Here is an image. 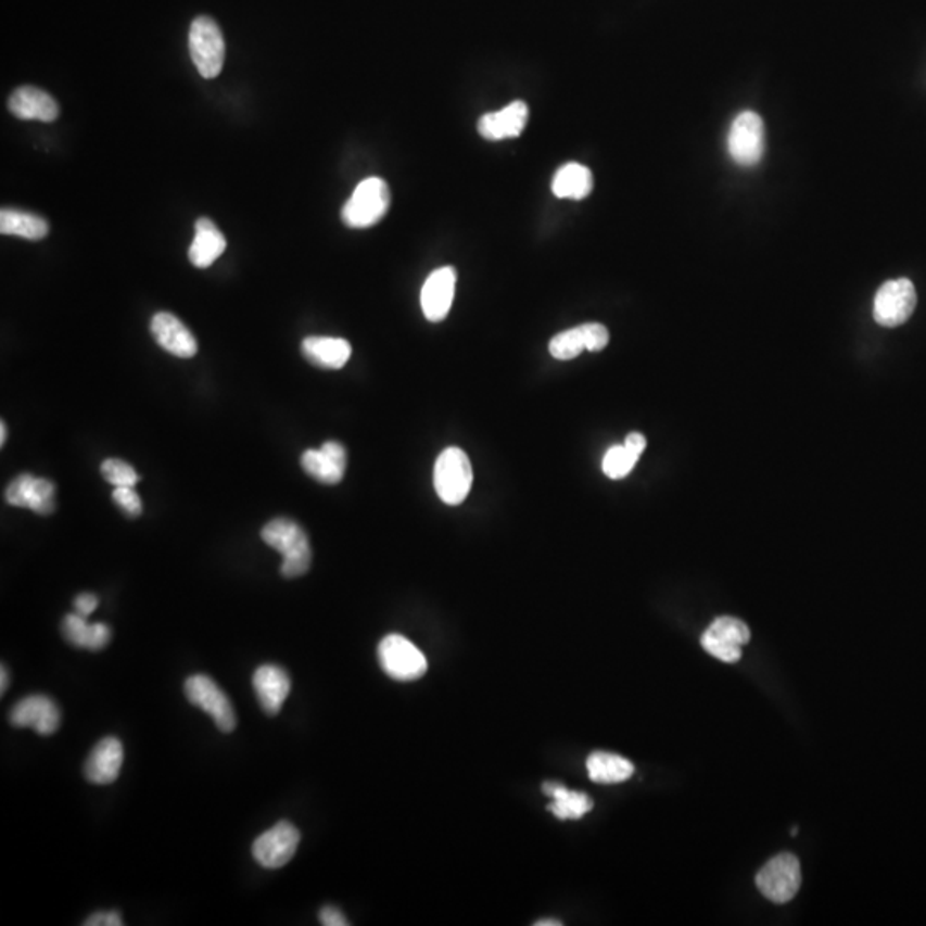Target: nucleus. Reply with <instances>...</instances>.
Masks as SVG:
<instances>
[{
	"label": "nucleus",
	"instance_id": "f257e3e1",
	"mask_svg": "<svg viewBox=\"0 0 926 926\" xmlns=\"http://www.w3.org/2000/svg\"><path fill=\"white\" fill-rule=\"evenodd\" d=\"M262 540L283 556L280 572L286 579H297L309 572V540L303 527L290 519H274L263 527Z\"/></svg>",
	"mask_w": 926,
	"mask_h": 926
},
{
	"label": "nucleus",
	"instance_id": "f03ea898",
	"mask_svg": "<svg viewBox=\"0 0 926 926\" xmlns=\"http://www.w3.org/2000/svg\"><path fill=\"white\" fill-rule=\"evenodd\" d=\"M392 194L380 177L363 180L342 210L343 224L351 229H368L386 215Z\"/></svg>",
	"mask_w": 926,
	"mask_h": 926
},
{
	"label": "nucleus",
	"instance_id": "7ed1b4c3",
	"mask_svg": "<svg viewBox=\"0 0 926 926\" xmlns=\"http://www.w3.org/2000/svg\"><path fill=\"white\" fill-rule=\"evenodd\" d=\"M473 472L464 449L452 446L441 452L434 466V490L446 505H460L469 496Z\"/></svg>",
	"mask_w": 926,
	"mask_h": 926
},
{
	"label": "nucleus",
	"instance_id": "20e7f679",
	"mask_svg": "<svg viewBox=\"0 0 926 926\" xmlns=\"http://www.w3.org/2000/svg\"><path fill=\"white\" fill-rule=\"evenodd\" d=\"M189 52L192 62L204 79L217 78L225 62V41L220 28L212 17L192 21L189 29Z\"/></svg>",
	"mask_w": 926,
	"mask_h": 926
},
{
	"label": "nucleus",
	"instance_id": "39448f33",
	"mask_svg": "<svg viewBox=\"0 0 926 926\" xmlns=\"http://www.w3.org/2000/svg\"><path fill=\"white\" fill-rule=\"evenodd\" d=\"M380 664L388 676L396 682H414L424 676L428 661L416 645L402 635H386L378 645Z\"/></svg>",
	"mask_w": 926,
	"mask_h": 926
},
{
	"label": "nucleus",
	"instance_id": "423d86ee",
	"mask_svg": "<svg viewBox=\"0 0 926 926\" xmlns=\"http://www.w3.org/2000/svg\"><path fill=\"white\" fill-rule=\"evenodd\" d=\"M757 887L775 904L792 901L801 887L800 860L791 853L772 858L757 875Z\"/></svg>",
	"mask_w": 926,
	"mask_h": 926
},
{
	"label": "nucleus",
	"instance_id": "0eeeda50",
	"mask_svg": "<svg viewBox=\"0 0 926 926\" xmlns=\"http://www.w3.org/2000/svg\"><path fill=\"white\" fill-rule=\"evenodd\" d=\"M185 694L189 702L204 710L215 721L221 733L236 730V710L220 686L206 674H192L186 680Z\"/></svg>",
	"mask_w": 926,
	"mask_h": 926
},
{
	"label": "nucleus",
	"instance_id": "6e6552de",
	"mask_svg": "<svg viewBox=\"0 0 926 926\" xmlns=\"http://www.w3.org/2000/svg\"><path fill=\"white\" fill-rule=\"evenodd\" d=\"M731 158L743 167L759 164L765 152V127L756 112H743L735 118L727 136Z\"/></svg>",
	"mask_w": 926,
	"mask_h": 926
},
{
	"label": "nucleus",
	"instance_id": "1a4fd4ad",
	"mask_svg": "<svg viewBox=\"0 0 926 926\" xmlns=\"http://www.w3.org/2000/svg\"><path fill=\"white\" fill-rule=\"evenodd\" d=\"M916 290L908 278L889 280L878 289L875 295L874 318L878 325L896 328L906 322L916 307Z\"/></svg>",
	"mask_w": 926,
	"mask_h": 926
},
{
	"label": "nucleus",
	"instance_id": "9d476101",
	"mask_svg": "<svg viewBox=\"0 0 926 926\" xmlns=\"http://www.w3.org/2000/svg\"><path fill=\"white\" fill-rule=\"evenodd\" d=\"M301 842V833L290 822H278L274 827L257 837L253 845L254 860L263 868H282L294 858Z\"/></svg>",
	"mask_w": 926,
	"mask_h": 926
},
{
	"label": "nucleus",
	"instance_id": "9b49d317",
	"mask_svg": "<svg viewBox=\"0 0 926 926\" xmlns=\"http://www.w3.org/2000/svg\"><path fill=\"white\" fill-rule=\"evenodd\" d=\"M750 642V629L738 618L721 617L702 635V647L719 661L735 664L741 659V647Z\"/></svg>",
	"mask_w": 926,
	"mask_h": 926
},
{
	"label": "nucleus",
	"instance_id": "f8f14e48",
	"mask_svg": "<svg viewBox=\"0 0 926 926\" xmlns=\"http://www.w3.org/2000/svg\"><path fill=\"white\" fill-rule=\"evenodd\" d=\"M5 502L38 515H50L55 510V486L49 479L21 473L5 490Z\"/></svg>",
	"mask_w": 926,
	"mask_h": 926
},
{
	"label": "nucleus",
	"instance_id": "ddd939ff",
	"mask_svg": "<svg viewBox=\"0 0 926 926\" xmlns=\"http://www.w3.org/2000/svg\"><path fill=\"white\" fill-rule=\"evenodd\" d=\"M9 721L14 727H29L38 735L50 736L61 726V709L46 695H29L13 707Z\"/></svg>",
	"mask_w": 926,
	"mask_h": 926
},
{
	"label": "nucleus",
	"instance_id": "4468645a",
	"mask_svg": "<svg viewBox=\"0 0 926 926\" xmlns=\"http://www.w3.org/2000/svg\"><path fill=\"white\" fill-rule=\"evenodd\" d=\"M457 271L452 266H443L429 275L421 290L422 313L429 321L440 322L448 316L454 304Z\"/></svg>",
	"mask_w": 926,
	"mask_h": 926
},
{
	"label": "nucleus",
	"instance_id": "2eb2a0df",
	"mask_svg": "<svg viewBox=\"0 0 926 926\" xmlns=\"http://www.w3.org/2000/svg\"><path fill=\"white\" fill-rule=\"evenodd\" d=\"M301 466L307 475L322 484H339L347 469V452L339 441H327L319 449H306Z\"/></svg>",
	"mask_w": 926,
	"mask_h": 926
},
{
	"label": "nucleus",
	"instance_id": "dca6fc26",
	"mask_svg": "<svg viewBox=\"0 0 926 926\" xmlns=\"http://www.w3.org/2000/svg\"><path fill=\"white\" fill-rule=\"evenodd\" d=\"M152 335L160 347L180 359H189L198 354V342L185 322L172 313H156L153 316Z\"/></svg>",
	"mask_w": 926,
	"mask_h": 926
},
{
	"label": "nucleus",
	"instance_id": "f3484780",
	"mask_svg": "<svg viewBox=\"0 0 926 926\" xmlns=\"http://www.w3.org/2000/svg\"><path fill=\"white\" fill-rule=\"evenodd\" d=\"M253 686L259 706L266 714L277 715L289 697L292 683L286 670L275 664H265L254 673Z\"/></svg>",
	"mask_w": 926,
	"mask_h": 926
},
{
	"label": "nucleus",
	"instance_id": "a211bd4d",
	"mask_svg": "<svg viewBox=\"0 0 926 926\" xmlns=\"http://www.w3.org/2000/svg\"><path fill=\"white\" fill-rule=\"evenodd\" d=\"M124 763V747L120 739L103 738L91 750L85 763L86 779L93 784H112L120 775Z\"/></svg>",
	"mask_w": 926,
	"mask_h": 926
},
{
	"label": "nucleus",
	"instance_id": "6ab92c4d",
	"mask_svg": "<svg viewBox=\"0 0 926 926\" xmlns=\"http://www.w3.org/2000/svg\"><path fill=\"white\" fill-rule=\"evenodd\" d=\"M527 120H529V106L525 102H511L503 111L482 115L478 124L479 135L490 141L517 138L525 129Z\"/></svg>",
	"mask_w": 926,
	"mask_h": 926
},
{
	"label": "nucleus",
	"instance_id": "aec40b11",
	"mask_svg": "<svg viewBox=\"0 0 926 926\" xmlns=\"http://www.w3.org/2000/svg\"><path fill=\"white\" fill-rule=\"evenodd\" d=\"M9 111L21 120L53 123L59 117V105L47 91L35 86H21L9 99Z\"/></svg>",
	"mask_w": 926,
	"mask_h": 926
},
{
	"label": "nucleus",
	"instance_id": "412c9836",
	"mask_svg": "<svg viewBox=\"0 0 926 926\" xmlns=\"http://www.w3.org/2000/svg\"><path fill=\"white\" fill-rule=\"evenodd\" d=\"M304 357L319 369H342L352 355L351 343L335 337H307L301 345Z\"/></svg>",
	"mask_w": 926,
	"mask_h": 926
},
{
	"label": "nucleus",
	"instance_id": "4be33fe9",
	"mask_svg": "<svg viewBox=\"0 0 926 926\" xmlns=\"http://www.w3.org/2000/svg\"><path fill=\"white\" fill-rule=\"evenodd\" d=\"M544 795L553 798L551 804L547 807L549 812L559 821H579L587 815L594 807L591 796L585 792L572 791L563 783L547 781L543 784Z\"/></svg>",
	"mask_w": 926,
	"mask_h": 926
},
{
	"label": "nucleus",
	"instance_id": "5701e85b",
	"mask_svg": "<svg viewBox=\"0 0 926 926\" xmlns=\"http://www.w3.org/2000/svg\"><path fill=\"white\" fill-rule=\"evenodd\" d=\"M62 635L74 647L86 650L105 649L112 638V632L106 624L88 623L85 617L74 612L62 621Z\"/></svg>",
	"mask_w": 926,
	"mask_h": 926
},
{
	"label": "nucleus",
	"instance_id": "b1692460",
	"mask_svg": "<svg viewBox=\"0 0 926 926\" xmlns=\"http://www.w3.org/2000/svg\"><path fill=\"white\" fill-rule=\"evenodd\" d=\"M196 236L189 248V262L196 268H208L227 250V239L210 218L196 221Z\"/></svg>",
	"mask_w": 926,
	"mask_h": 926
},
{
	"label": "nucleus",
	"instance_id": "393cba45",
	"mask_svg": "<svg viewBox=\"0 0 926 926\" xmlns=\"http://www.w3.org/2000/svg\"><path fill=\"white\" fill-rule=\"evenodd\" d=\"M587 772L594 783L618 784L624 783L632 777L635 768L630 760L617 753L608 751H596L587 759Z\"/></svg>",
	"mask_w": 926,
	"mask_h": 926
},
{
	"label": "nucleus",
	"instance_id": "a878e982",
	"mask_svg": "<svg viewBox=\"0 0 926 926\" xmlns=\"http://www.w3.org/2000/svg\"><path fill=\"white\" fill-rule=\"evenodd\" d=\"M594 179L592 172L580 164H567L559 168L553 179V192L561 200H584L591 194Z\"/></svg>",
	"mask_w": 926,
	"mask_h": 926
},
{
	"label": "nucleus",
	"instance_id": "bb28decb",
	"mask_svg": "<svg viewBox=\"0 0 926 926\" xmlns=\"http://www.w3.org/2000/svg\"><path fill=\"white\" fill-rule=\"evenodd\" d=\"M0 232L4 236H17L28 241H40L49 236L50 227L46 218L35 213L4 208L0 212Z\"/></svg>",
	"mask_w": 926,
	"mask_h": 926
},
{
	"label": "nucleus",
	"instance_id": "cd10ccee",
	"mask_svg": "<svg viewBox=\"0 0 926 926\" xmlns=\"http://www.w3.org/2000/svg\"><path fill=\"white\" fill-rule=\"evenodd\" d=\"M584 351H587V345H585L582 327L561 331L558 335L553 337L551 342H549V352L558 360L575 359Z\"/></svg>",
	"mask_w": 926,
	"mask_h": 926
},
{
	"label": "nucleus",
	"instance_id": "c85d7f7f",
	"mask_svg": "<svg viewBox=\"0 0 926 926\" xmlns=\"http://www.w3.org/2000/svg\"><path fill=\"white\" fill-rule=\"evenodd\" d=\"M638 458L624 445L611 446L602 460V470L609 479H623L632 472Z\"/></svg>",
	"mask_w": 926,
	"mask_h": 926
},
{
	"label": "nucleus",
	"instance_id": "c756f323",
	"mask_svg": "<svg viewBox=\"0 0 926 926\" xmlns=\"http://www.w3.org/2000/svg\"><path fill=\"white\" fill-rule=\"evenodd\" d=\"M102 475L114 487H135L139 481L138 472L127 461L109 458L102 464Z\"/></svg>",
	"mask_w": 926,
	"mask_h": 926
},
{
	"label": "nucleus",
	"instance_id": "7c9ffc66",
	"mask_svg": "<svg viewBox=\"0 0 926 926\" xmlns=\"http://www.w3.org/2000/svg\"><path fill=\"white\" fill-rule=\"evenodd\" d=\"M112 499L118 506V510L129 519H138L139 515L143 513V505L135 487H115Z\"/></svg>",
	"mask_w": 926,
	"mask_h": 926
},
{
	"label": "nucleus",
	"instance_id": "2f4dec72",
	"mask_svg": "<svg viewBox=\"0 0 926 926\" xmlns=\"http://www.w3.org/2000/svg\"><path fill=\"white\" fill-rule=\"evenodd\" d=\"M580 327L584 331L587 351L599 352L608 345L609 331L605 325H600V322H585V325H580Z\"/></svg>",
	"mask_w": 926,
	"mask_h": 926
},
{
	"label": "nucleus",
	"instance_id": "473e14b6",
	"mask_svg": "<svg viewBox=\"0 0 926 926\" xmlns=\"http://www.w3.org/2000/svg\"><path fill=\"white\" fill-rule=\"evenodd\" d=\"M124 922L117 911H100L86 919L85 926H123Z\"/></svg>",
	"mask_w": 926,
	"mask_h": 926
},
{
	"label": "nucleus",
	"instance_id": "72a5a7b5",
	"mask_svg": "<svg viewBox=\"0 0 926 926\" xmlns=\"http://www.w3.org/2000/svg\"><path fill=\"white\" fill-rule=\"evenodd\" d=\"M319 922L325 926H347L351 925L345 914L335 906H325L319 911Z\"/></svg>",
	"mask_w": 926,
	"mask_h": 926
},
{
	"label": "nucleus",
	"instance_id": "f704fd0d",
	"mask_svg": "<svg viewBox=\"0 0 926 926\" xmlns=\"http://www.w3.org/2000/svg\"><path fill=\"white\" fill-rule=\"evenodd\" d=\"M99 608V597L93 596L90 592H85V594H79L76 599H74V609L81 617L88 618L94 609Z\"/></svg>",
	"mask_w": 926,
	"mask_h": 926
},
{
	"label": "nucleus",
	"instance_id": "c9c22d12",
	"mask_svg": "<svg viewBox=\"0 0 926 926\" xmlns=\"http://www.w3.org/2000/svg\"><path fill=\"white\" fill-rule=\"evenodd\" d=\"M623 445L626 446L630 452L637 455V457H640V455L644 454L645 446H647V440H645L644 434L630 433L629 436H626V440H624Z\"/></svg>",
	"mask_w": 926,
	"mask_h": 926
},
{
	"label": "nucleus",
	"instance_id": "e433bc0d",
	"mask_svg": "<svg viewBox=\"0 0 926 926\" xmlns=\"http://www.w3.org/2000/svg\"><path fill=\"white\" fill-rule=\"evenodd\" d=\"M0 676H2V683H0V692H2V695H4L5 690H8V685H9V671L5 670V665H2V671H0Z\"/></svg>",
	"mask_w": 926,
	"mask_h": 926
},
{
	"label": "nucleus",
	"instance_id": "4c0bfd02",
	"mask_svg": "<svg viewBox=\"0 0 926 926\" xmlns=\"http://www.w3.org/2000/svg\"><path fill=\"white\" fill-rule=\"evenodd\" d=\"M534 925L535 926H561V925H563V923L559 922V919L546 918V919H541V922H535Z\"/></svg>",
	"mask_w": 926,
	"mask_h": 926
},
{
	"label": "nucleus",
	"instance_id": "58836bf2",
	"mask_svg": "<svg viewBox=\"0 0 926 926\" xmlns=\"http://www.w3.org/2000/svg\"><path fill=\"white\" fill-rule=\"evenodd\" d=\"M5 440H8V429H5V422L2 421L0 424V445H5Z\"/></svg>",
	"mask_w": 926,
	"mask_h": 926
},
{
	"label": "nucleus",
	"instance_id": "ea45409f",
	"mask_svg": "<svg viewBox=\"0 0 926 926\" xmlns=\"http://www.w3.org/2000/svg\"><path fill=\"white\" fill-rule=\"evenodd\" d=\"M791 834H792V836H796V834H798V828L792 827V828H791Z\"/></svg>",
	"mask_w": 926,
	"mask_h": 926
}]
</instances>
